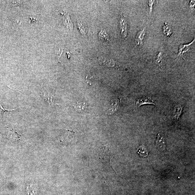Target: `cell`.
<instances>
[{
    "mask_svg": "<svg viewBox=\"0 0 195 195\" xmlns=\"http://www.w3.org/2000/svg\"><path fill=\"white\" fill-rule=\"evenodd\" d=\"M8 136L10 137L11 139L13 140L18 141L19 140L20 137L19 135L16 132L12 130L9 133Z\"/></svg>",
    "mask_w": 195,
    "mask_h": 195,
    "instance_id": "8fae6325",
    "label": "cell"
},
{
    "mask_svg": "<svg viewBox=\"0 0 195 195\" xmlns=\"http://www.w3.org/2000/svg\"><path fill=\"white\" fill-rule=\"evenodd\" d=\"M86 104L85 102H79L76 103L74 106L75 109L76 111H80L82 110H84L85 108Z\"/></svg>",
    "mask_w": 195,
    "mask_h": 195,
    "instance_id": "30bf717a",
    "label": "cell"
},
{
    "mask_svg": "<svg viewBox=\"0 0 195 195\" xmlns=\"http://www.w3.org/2000/svg\"><path fill=\"white\" fill-rule=\"evenodd\" d=\"M137 153L141 158H145L148 156V150L144 145L140 146L137 149Z\"/></svg>",
    "mask_w": 195,
    "mask_h": 195,
    "instance_id": "52a82bcc",
    "label": "cell"
},
{
    "mask_svg": "<svg viewBox=\"0 0 195 195\" xmlns=\"http://www.w3.org/2000/svg\"><path fill=\"white\" fill-rule=\"evenodd\" d=\"M163 59V53L162 51H160L159 53L156 56V58L154 61V63L156 65L158 66L162 64Z\"/></svg>",
    "mask_w": 195,
    "mask_h": 195,
    "instance_id": "4fadbf2b",
    "label": "cell"
},
{
    "mask_svg": "<svg viewBox=\"0 0 195 195\" xmlns=\"http://www.w3.org/2000/svg\"><path fill=\"white\" fill-rule=\"evenodd\" d=\"M98 36L100 39H101L104 40H109L108 35L105 30L101 31L99 32Z\"/></svg>",
    "mask_w": 195,
    "mask_h": 195,
    "instance_id": "7c38bea8",
    "label": "cell"
},
{
    "mask_svg": "<svg viewBox=\"0 0 195 195\" xmlns=\"http://www.w3.org/2000/svg\"><path fill=\"white\" fill-rule=\"evenodd\" d=\"M100 158L104 161H109L110 162L111 157V151L110 147L108 145H104L101 149V151L100 153Z\"/></svg>",
    "mask_w": 195,
    "mask_h": 195,
    "instance_id": "6da1fadb",
    "label": "cell"
},
{
    "mask_svg": "<svg viewBox=\"0 0 195 195\" xmlns=\"http://www.w3.org/2000/svg\"><path fill=\"white\" fill-rule=\"evenodd\" d=\"M118 104H119L118 102H116L115 103V104H114V105H113V106L112 107L111 109L113 111V113L114 111H115L117 109L118 107Z\"/></svg>",
    "mask_w": 195,
    "mask_h": 195,
    "instance_id": "2e32d148",
    "label": "cell"
},
{
    "mask_svg": "<svg viewBox=\"0 0 195 195\" xmlns=\"http://www.w3.org/2000/svg\"><path fill=\"white\" fill-rule=\"evenodd\" d=\"M195 41V39L192 41L191 43L189 44H181L179 47V51L178 54V56H180L183 55L187 52L190 49L191 46L193 44Z\"/></svg>",
    "mask_w": 195,
    "mask_h": 195,
    "instance_id": "5b68a950",
    "label": "cell"
},
{
    "mask_svg": "<svg viewBox=\"0 0 195 195\" xmlns=\"http://www.w3.org/2000/svg\"><path fill=\"white\" fill-rule=\"evenodd\" d=\"M163 31L165 34H167L168 33V36H170L172 33V30L171 29L169 28L168 26L167 25H165L164 27Z\"/></svg>",
    "mask_w": 195,
    "mask_h": 195,
    "instance_id": "5bb4252c",
    "label": "cell"
},
{
    "mask_svg": "<svg viewBox=\"0 0 195 195\" xmlns=\"http://www.w3.org/2000/svg\"><path fill=\"white\" fill-rule=\"evenodd\" d=\"M156 147H160L161 148L162 147L163 149L165 148V143L164 138L160 133L157 135L156 141Z\"/></svg>",
    "mask_w": 195,
    "mask_h": 195,
    "instance_id": "8992f818",
    "label": "cell"
},
{
    "mask_svg": "<svg viewBox=\"0 0 195 195\" xmlns=\"http://www.w3.org/2000/svg\"><path fill=\"white\" fill-rule=\"evenodd\" d=\"M145 34L146 30L145 29L139 30L138 32L136 35V39H135V42H136V45L138 47H139L142 45L143 41L145 37Z\"/></svg>",
    "mask_w": 195,
    "mask_h": 195,
    "instance_id": "277c9868",
    "label": "cell"
},
{
    "mask_svg": "<svg viewBox=\"0 0 195 195\" xmlns=\"http://www.w3.org/2000/svg\"><path fill=\"white\" fill-rule=\"evenodd\" d=\"M195 6V1H190V7L191 8H193Z\"/></svg>",
    "mask_w": 195,
    "mask_h": 195,
    "instance_id": "e0dca14e",
    "label": "cell"
},
{
    "mask_svg": "<svg viewBox=\"0 0 195 195\" xmlns=\"http://www.w3.org/2000/svg\"><path fill=\"white\" fill-rule=\"evenodd\" d=\"M146 104L156 105L154 101L151 98L146 97V96H143V97L139 98L136 101V105L137 107H139L141 106Z\"/></svg>",
    "mask_w": 195,
    "mask_h": 195,
    "instance_id": "3957f363",
    "label": "cell"
},
{
    "mask_svg": "<svg viewBox=\"0 0 195 195\" xmlns=\"http://www.w3.org/2000/svg\"><path fill=\"white\" fill-rule=\"evenodd\" d=\"M120 29L121 34L124 38L126 37L128 33V28L126 20L122 14H121L119 22Z\"/></svg>",
    "mask_w": 195,
    "mask_h": 195,
    "instance_id": "7a4b0ae2",
    "label": "cell"
},
{
    "mask_svg": "<svg viewBox=\"0 0 195 195\" xmlns=\"http://www.w3.org/2000/svg\"><path fill=\"white\" fill-rule=\"evenodd\" d=\"M183 109V107L181 104H179L175 107L174 111V117L177 120H178L180 118L182 114V110Z\"/></svg>",
    "mask_w": 195,
    "mask_h": 195,
    "instance_id": "ba28073f",
    "label": "cell"
},
{
    "mask_svg": "<svg viewBox=\"0 0 195 195\" xmlns=\"http://www.w3.org/2000/svg\"><path fill=\"white\" fill-rule=\"evenodd\" d=\"M43 92L44 97L45 98V101H47L48 103L51 105V103H53V102H52V98H53L52 95L47 91L46 89L45 88H43Z\"/></svg>",
    "mask_w": 195,
    "mask_h": 195,
    "instance_id": "9c48e42d",
    "label": "cell"
},
{
    "mask_svg": "<svg viewBox=\"0 0 195 195\" xmlns=\"http://www.w3.org/2000/svg\"><path fill=\"white\" fill-rule=\"evenodd\" d=\"M154 1H150L149 3V7L150 12H151L152 11L153 9V5L154 3Z\"/></svg>",
    "mask_w": 195,
    "mask_h": 195,
    "instance_id": "9a60e30c",
    "label": "cell"
}]
</instances>
